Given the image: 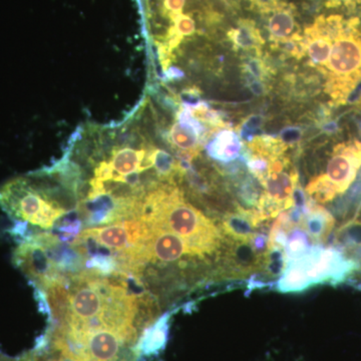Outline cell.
Listing matches in <instances>:
<instances>
[{"label":"cell","instance_id":"6da1fadb","mask_svg":"<svg viewBox=\"0 0 361 361\" xmlns=\"http://www.w3.org/2000/svg\"><path fill=\"white\" fill-rule=\"evenodd\" d=\"M139 217L149 227L178 235L201 260L218 253L224 242L217 225L185 201L182 192L173 185H158L149 190L142 199Z\"/></svg>","mask_w":361,"mask_h":361},{"label":"cell","instance_id":"7a4b0ae2","mask_svg":"<svg viewBox=\"0 0 361 361\" xmlns=\"http://www.w3.org/2000/svg\"><path fill=\"white\" fill-rule=\"evenodd\" d=\"M0 208L13 224L49 230L68 211L56 200L54 188L47 178L35 172L14 178L0 187Z\"/></svg>","mask_w":361,"mask_h":361},{"label":"cell","instance_id":"3957f363","mask_svg":"<svg viewBox=\"0 0 361 361\" xmlns=\"http://www.w3.org/2000/svg\"><path fill=\"white\" fill-rule=\"evenodd\" d=\"M358 18L348 21L343 32L332 45L327 68L331 75V92L334 97L348 94L361 80V37Z\"/></svg>","mask_w":361,"mask_h":361},{"label":"cell","instance_id":"277c9868","mask_svg":"<svg viewBox=\"0 0 361 361\" xmlns=\"http://www.w3.org/2000/svg\"><path fill=\"white\" fill-rule=\"evenodd\" d=\"M287 263L301 271L310 288L324 283L336 286L360 267L355 260L345 257L339 249L323 248L320 245L310 247L300 258Z\"/></svg>","mask_w":361,"mask_h":361},{"label":"cell","instance_id":"5b68a950","mask_svg":"<svg viewBox=\"0 0 361 361\" xmlns=\"http://www.w3.org/2000/svg\"><path fill=\"white\" fill-rule=\"evenodd\" d=\"M149 227V226H148ZM151 236L147 242L145 259L146 266L149 263L160 265H177L180 269L192 267L196 256L178 235L158 227H149ZM146 268V267H145Z\"/></svg>","mask_w":361,"mask_h":361},{"label":"cell","instance_id":"8992f818","mask_svg":"<svg viewBox=\"0 0 361 361\" xmlns=\"http://www.w3.org/2000/svg\"><path fill=\"white\" fill-rule=\"evenodd\" d=\"M261 256L252 247L250 241L228 239L218 251L216 273L222 278L241 279L251 273H259Z\"/></svg>","mask_w":361,"mask_h":361},{"label":"cell","instance_id":"52a82bcc","mask_svg":"<svg viewBox=\"0 0 361 361\" xmlns=\"http://www.w3.org/2000/svg\"><path fill=\"white\" fill-rule=\"evenodd\" d=\"M361 167V145L358 142L348 146L337 147L334 158L327 166V177L338 193H343L353 184Z\"/></svg>","mask_w":361,"mask_h":361},{"label":"cell","instance_id":"ba28073f","mask_svg":"<svg viewBox=\"0 0 361 361\" xmlns=\"http://www.w3.org/2000/svg\"><path fill=\"white\" fill-rule=\"evenodd\" d=\"M264 221L256 210L237 209L236 212L228 213L221 224L223 235L235 241H250L259 226Z\"/></svg>","mask_w":361,"mask_h":361},{"label":"cell","instance_id":"9c48e42d","mask_svg":"<svg viewBox=\"0 0 361 361\" xmlns=\"http://www.w3.org/2000/svg\"><path fill=\"white\" fill-rule=\"evenodd\" d=\"M172 312H167L152 323L142 332V336L137 341L135 349L137 355L153 356L159 355L168 342L169 329Z\"/></svg>","mask_w":361,"mask_h":361},{"label":"cell","instance_id":"30bf717a","mask_svg":"<svg viewBox=\"0 0 361 361\" xmlns=\"http://www.w3.org/2000/svg\"><path fill=\"white\" fill-rule=\"evenodd\" d=\"M297 180L298 177L295 172L287 174L282 171L279 173H269L263 180L262 185L265 187L268 196L280 204L283 210H288L294 206L292 195L297 185Z\"/></svg>","mask_w":361,"mask_h":361},{"label":"cell","instance_id":"8fae6325","mask_svg":"<svg viewBox=\"0 0 361 361\" xmlns=\"http://www.w3.org/2000/svg\"><path fill=\"white\" fill-rule=\"evenodd\" d=\"M334 225L336 220L329 211L322 207L310 204L307 213L304 215L300 227L313 241L322 243L329 239Z\"/></svg>","mask_w":361,"mask_h":361},{"label":"cell","instance_id":"7c38bea8","mask_svg":"<svg viewBox=\"0 0 361 361\" xmlns=\"http://www.w3.org/2000/svg\"><path fill=\"white\" fill-rule=\"evenodd\" d=\"M242 144L239 135L230 130H225L216 135L207 147L209 156L214 160L230 163L239 158Z\"/></svg>","mask_w":361,"mask_h":361},{"label":"cell","instance_id":"4fadbf2b","mask_svg":"<svg viewBox=\"0 0 361 361\" xmlns=\"http://www.w3.org/2000/svg\"><path fill=\"white\" fill-rule=\"evenodd\" d=\"M286 266L287 256L284 247L269 243L267 251L261 258L259 273H262L268 279H275L283 274Z\"/></svg>","mask_w":361,"mask_h":361},{"label":"cell","instance_id":"5bb4252c","mask_svg":"<svg viewBox=\"0 0 361 361\" xmlns=\"http://www.w3.org/2000/svg\"><path fill=\"white\" fill-rule=\"evenodd\" d=\"M307 39L305 42V49L307 47L311 61L316 65H325L329 61L332 49L331 37L315 32L313 27L306 30Z\"/></svg>","mask_w":361,"mask_h":361},{"label":"cell","instance_id":"9a60e30c","mask_svg":"<svg viewBox=\"0 0 361 361\" xmlns=\"http://www.w3.org/2000/svg\"><path fill=\"white\" fill-rule=\"evenodd\" d=\"M269 32L274 39H287L295 28L293 14L289 9L277 8L269 20Z\"/></svg>","mask_w":361,"mask_h":361},{"label":"cell","instance_id":"2e32d148","mask_svg":"<svg viewBox=\"0 0 361 361\" xmlns=\"http://www.w3.org/2000/svg\"><path fill=\"white\" fill-rule=\"evenodd\" d=\"M306 192L310 195L311 200L322 204L334 200V197L338 193L336 187L327 175L314 178L306 187Z\"/></svg>","mask_w":361,"mask_h":361},{"label":"cell","instance_id":"e0dca14e","mask_svg":"<svg viewBox=\"0 0 361 361\" xmlns=\"http://www.w3.org/2000/svg\"><path fill=\"white\" fill-rule=\"evenodd\" d=\"M229 37L233 44L243 49H251L263 44L260 33L250 21H242L238 28L229 32Z\"/></svg>","mask_w":361,"mask_h":361},{"label":"cell","instance_id":"ac0fdd59","mask_svg":"<svg viewBox=\"0 0 361 361\" xmlns=\"http://www.w3.org/2000/svg\"><path fill=\"white\" fill-rule=\"evenodd\" d=\"M308 249H310V242H308L307 234L302 228L296 227L289 230L284 246L287 261L300 258Z\"/></svg>","mask_w":361,"mask_h":361},{"label":"cell","instance_id":"d6986e66","mask_svg":"<svg viewBox=\"0 0 361 361\" xmlns=\"http://www.w3.org/2000/svg\"><path fill=\"white\" fill-rule=\"evenodd\" d=\"M336 242L348 249L361 247V222L351 220L343 224L336 231Z\"/></svg>","mask_w":361,"mask_h":361},{"label":"cell","instance_id":"ffe728a7","mask_svg":"<svg viewBox=\"0 0 361 361\" xmlns=\"http://www.w3.org/2000/svg\"><path fill=\"white\" fill-rule=\"evenodd\" d=\"M240 197L247 205L257 206L258 193L253 180L250 179L244 180L240 189Z\"/></svg>","mask_w":361,"mask_h":361},{"label":"cell","instance_id":"44dd1931","mask_svg":"<svg viewBox=\"0 0 361 361\" xmlns=\"http://www.w3.org/2000/svg\"><path fill=\"white\" fill-rule=\"evenodd\" d=\"M261 123H262V118L260 116H252L242 128V137L249 139L250 135H253L254 130L260 127Z\"/></svg>","mask_w":361,"mask_h":361},{"label":"cell","instance_id":"7402d4cb","mask_svg":"<svg viewBox=\"0 0 361 361\" xmlns=\"http://www.w3.org/2000/svg\"><path fill=\"white\" fill-rule=\"evenodd\" d=\"M301 132L297 128H288L281 133L282 142L286 144H294L300 139Z\"/></svg>","mask_w":361,"mask_h":361},{"label":"cell","instance_id":"603a6c76","mask_svg":"<svg viewBox=\"0 0 361 361\" xmlns=\"http://www.w3.org/2000/svg\"><path fill=\"white\" fill-rule=\"evenodd\" d=\"M248 70L255 78H262L263 75H264V70H263L262 63L257 61V59H254V61H249Z\"/></svg>","mask_w":361,"mask_h":361},{"label":"cell","instance_id":"cb8c5ba5","mask_svg":"<svg viewBox=\"0 0 361 361\" xmlns=\"http://www.w3.org/2000/svg\"><path fill=\"white\" fill-rule=\"evenodd\" d=\"M252 92L255 94H261L263 92V85L259 82H253L250 85Z\"/></svg>","mask_w":361,"mask_h":361},{"label":"cell","instance_id":"d4e9b609","mask_svg":"<svg viewBox=\"0 0 361 361\" xmlns=\"http://www.w3.org/2000/svg\"><path fill=\"white\" fill-rule=\"evenodd\" d=\"M0 361H20V358H18V360H11V358L7 357V356L0 353Z\"/></svg>","mask_w":361,"mask_h":361}]
</instances>
